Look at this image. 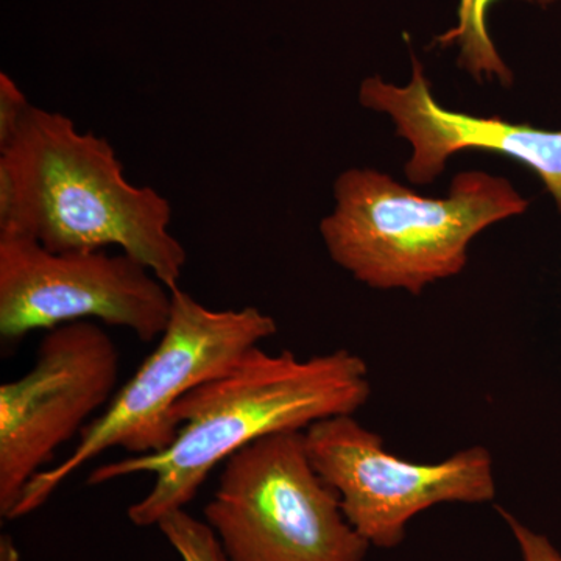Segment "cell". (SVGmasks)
Returning <instances> with one entry per match:
<instances>
[{
	"label": "cell",
	"mask_w": 561,
	"mask_h": 561,
	"mask_svg": "<svg viewBox=\"0 0 561 561\" xmlns=\"http://www.w3.org/2000/svg\"><path fill=\"white\" fill-rule=\"evenodd\" d=\"M368 365L348 350L300 359L254 346L216 378L195 387L173 408L175 440L160 453L99 465L91 486L136 474L154 478L149 493L128 508L136 527L158 526L184 511L210 472L251 443L305 432L332 416L356 415L370 400Z\"/></svg>",
	"instance_id": "6da1fadb"
},
{
	"label": "cell",
	"mask_w": 561,
	"mask_h": 561,
	"mask_svg": "<svg viewBox=\"0 0 561 561\" xmlns=\"http://www.w3.org/2000/svg\"><path fill=\"white\" fill-rule=\"evenodd\" d=\"M171 224V202L131 184L110 140L66 114L33 105L0 150V232L58 253L119 247L175 289L187 253Z\"/></svg>",
	"instance_id": "7a4b0ae2"
},
{
	"label": "cell",
	"mask_w": 561,
	"mask_h": 561,
	"mask_svg": "<svg viewBox=\"0 0 561 561\" xmlns=\"http://www.w3.org/2000/svg\"><path fill=\"white\" fill-rule=\"evenodd\" d=\"M334 197L320 224L331 260L371 289L412 295L459 275L479 232L529 208L511 181L486 172H461L448 197L427 198L386 173L351 169Z\"/></svg>",
	"instance_id": "3957f363"
},
{
	"label": "cell",
	"mask_w": 561,
	"mask_h": 561,
	"mask_svg": "<svg viewBox=\"0 0 561 561\" xmlns=\"http://www.w3.org/2000/svg\"><path fill=\"white\" fill-rule=\"evenodd\" d=\"M276 332L275 319L253 306L217 311L172 289L171 317L154 350L84 427L72 453L32 479L9 519L38 511L73 472L111 449L146 456L168 448L179 432L172 411L181 398Z\"/></svg>",
	"instance_id": "277c9868"
},
{
	"label": "cell",
	"mask_w": 561,
	"mask_h": 561,
	"mask_svg": "<svg viewBox=\"0 0 561 561\" xmlns=\"http://www.w3.org/2000/svg\"><path fill=\"white\" fill-rule=\"evenodd\" d=\"M205 523L227 561H365L371 546L320 478L305 432L251 443L221 465Z\"/></svg>",
	"instance_id": "5b68a950"
},
{
	"label": "cell",
	"mask_w": 561,
	"mask_h": 561,
	"mask_svg": "<svg viewBox=\"0 0 561 561\" xmlns=\"http://www.w3.org/2000/svg\"><path fill=\"white\" fill-rule=\"evenodd\" d=\"M305 442L313 468L337 493L346 522L371 548L400 546L412 519L432 507L496 497L493 456L483 446L434 463L405 460L354 415L312 424Z\"/></svg>",
	"instance_id": "8992f818"
},
{
	"label": "cell",
	"mask_w": 561,
	"mask_h": 561,
	"mask_svg": "<svg viewBox=\"0 0 561 561\" xmlns=\"http://www.w3.org/2000/svg\"><path fill=\"white\" fill-rule=\"evenodd\" d=\"M172 289L128 254L47 250L16 232H0V337L21 342L73 321L125 328L139 341L160 339Z\"/></svg>",
	"instance_id": "52a82bcc"
},
{
	"label": "cell",
	"mask_w": 561,
	"mask_h": 561,
	"mask_svg": "<svg viewBox=\"0 0 561 561\" xmlns=\"http://www.w3.org/2000/svg\"><path fill=\"white\" fill-rule=\"evenodd\" d=\"M121 353L98 321L41 339L32 370L0 386V515L9 519L33 478L113 400ZM49 468V467H47Z\"/></svg>",
	"instance_id": "ba28073f"
},
{
	"label": "cell",
	"mask_w": 561,
	"mask_h": 561,
	"mask_svg": "<svg viewBox=\"0 0 561 561\" xmlns=\"http://www.w3.org/2000/svg\"><path fill=\"white\" fill-rule=\"evenodd\" d=\"M412 61L413 76L408 87H394L381 77H370L359 90L362 105L389 114L397 125V135L411 142L413 153L405 164L408 179L415 184L431 183L459 151L501 153L537 173L561 214V130H542L500 117H478L443 108L432 95L423 66L415 57Z\"/></svg>",
	"instance_id": "9c48e42d"
},
{
	"label": "cell",
	"mask_w": 561,
	"mask_h": 561,
	"mask_svg": "<svg viewBox=\"0 0 561 561\" xmlns=\"http://www.w3.org/2000/svg\"><path fill=\"white\" fill-rule=\"evenodd\" d=\"M494 2L496 0H460L459 13H457L459 22L451 31L438 36L437 43L445 47L457 44L460 47L459 65L476 80L482 81L496 77L504 87H511L512 70L502 61L486 31V13ZM529 2L548 5L556 0H529Z\"/></svg>",
	"instance_id": "30bf717a"
},
{
	"label": "cell",
	"mask_w": 561,
	"mask_h": 561,
	"mask_svg": "<svg viewBox=\"0 0 561 561\" xmlns=\"http://www.w3.org/2000/svg\"><path fill=\"white\" fill-rule=\"evenodd\" d=\"M157 527L181 561H227L208 524L186 511L164 516Z\"/></svg>",
	"instance_id": "8fae6325"
},
{
	"label": "cell",
	"mask_w": 561,
	"mask_h": 561,
	"mask_svg": "<svg viewBox=\"0 0 561 561\" xmlns=\"http://www.w3.org/2000/svg\"><path fill=\"white\" fill-rule=\"evenodd\" d=\"M32 106L16 81L0 73V150L10 146Z\"/></svg>",
	"instance_id": "7c38bea8"
},
{
	"label": "cell",
	"mask_w": 561,
	"mask_h": 561,
	"mask_svg": "<svg viewBox=\"0 0 561 561\" xmlns=\"http://www.w3.org/2000/svg\"><path fill=\"white\" fill-rule=\"evenodd\" d=\"M497 512L515 538L522 561H561V552L546 535L531 530L505 508L497 507Z\"/></svg>",
	"instance_id": "4fadbf2b"
},
{
	"label": "cell",
	"mask_w": 561,
	"mask_h": 561,
	"mask_svg": "<svg viewBox=\"0 0 561 561\" xmlns=\"http://www.w3.org/2000/svg\"><path fill=\"white\" fill-rule=\"evenodd\" d=\"M0 561H20V552L10 535H2L0 538Z\"/></svg>",
	"instance_id": "5bb4252c"
}]
</instances>
